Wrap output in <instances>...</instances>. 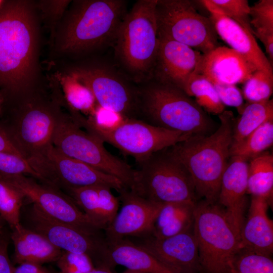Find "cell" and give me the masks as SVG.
<instances>
[{
	"label": "cell",
	"instance_id": "obj_1",
	"mask_svg": "<svg viewBox=\"0 0 273 273\" xmlns=\"http://www.w3.org/2000/svg\"><path fill=\"white\" fill-rule=\"evenodd\" d=\"M35 4L6 1L0 9V88L10 96L38 83L39 29Z\"/></svg>",
	"mask_w": 273,
	"mask_h": 273
},
{
	"label": "cell",
	"instance_id": "obj_2",
	"mask_svg": "<svg viewBox=\"0 0 273 273\" xmlns=\"http://www.w3.org/2000/svg\"><path fill=\"white\" fill-rule=\"evenodd\" d=\"M63 108L50 88L46 90L37 83L5 97L0 126L28 162L53 145Z\"/></svg>",
	"mask_w": 273,
	"mask_h": 273
},
{
	"label": "cell",
	"instance_id": "obj_3",
	"mask_svg": "<svg viewBox=\"0 0 273 273\" xmlns=\"http://www.w3.org/2000/svg\"><path fill=\"white\" fill-rule=\"evenodd\" d=\"M220 125L209 136H193L169 148L186 168L197 194L211 203L217 202L221 180L230 156L234 118L230 111L218 115Z\"/></svg>",
	"mask_w": 273,
	"mask_h": 273
},
{
	"label": "cell",
	"instance_id": "obj_4",
	"mask_svg": "<svg viewBox=\"0 0 273 273\" xmlns=\"http://www.w3.org/2000/svg\"><path fill=\"white\" fill-rule=\"evenodd\" d=\"M120 0L74 1L59 24L52 47L62 55L96 49L116 37L124 17Z\"/></svg>",
	"mask_w": 273,
	"mask_h": 273
},
{
	"label": "cell",
	"instance_id": "obj_5",
	"mask_svg": "<svg viewBox=\"0 0 273 273\" xmlns=\"http://www.w3.org/2000/svg\"><path fill=\"white\" fill-rule=\"evenodd\" d=\"M69 114L81 128L107 143L140 164L154 153L186 141L191 136L154 126L135 118H120L101 123L92 116L71 111Z\"/></svg>",
	"mask_w": 273,
	"mask_h": 273
},
{
	"label": "cell",
	"instance_id": "obj_6",
	"mask_svg": "<svg viewBox=\"0 0 273 273\" xmlns=\"http://www.w3.org/2000/svg\"><path fill=\"white\" fill-rule=\"evenodd\" d=\"M141 120L151 125L190 136L203 135L210 128L206 112L183 90L160 81L144 89L138 96Z\"/></svg>",
	"mask_w": 273,
	"mask_h": 273
},
{
	"label": "cell",
	"instance_id": "obj_7",
	"mask_svg": "<svg viewBox=\"0 0 273 273\" xmlns=\"http://www.w3.org/2000/svg\"><path fill=\"white\" fill-rule=\"evenodd\" d=\"M193 232L201 271L230 273L232 260L240 249V237L217 202H196Z\"/></svg>",
	"mask_w": 273,
	"mask_h": 273
},
{
	"label": "cell",
	"instance_id": "obj_8",
	"mask_svg": "<svg viewBox=\"0 0 273 273\" xmlns=\"http://www.w3.org/2000/svg\"><path fill=\"white\" fill-rule=\"evenodd\" d=\"M129 189L153 202H196V192L189 173L169 148L157 152L139 164Z\"/></svg>",
	"mask_w": 273,
	"mask_h": 273
},
{
	"label": "cell",
	"instance_id": "obj_9",
	"mask_svg": "<svg viewBox=\"0 0 273 273\" xmlns=\"http://www.w3.org/2000/svg\"><path fill=\"white\" fill-rule=\"evenodd\" d=\"M103 143L83 130L64 111L58 121L52 140L53 146L62 154L118 178L129 190L133 184L135 170L109 152Z\"/></svg>",
	"mask_w": 273,
	"mask_h": 273
},
{
	"label": "cell",
	"instance_id": "obj_10",
	"mask_svg": "<svg viewBox=\"0 0 273 273\" xmlns=\"http://www.w3.org/2000/svg\"><path fill=\"white\" fill-rule=\"evenodd\" d=\"M194 2L157 0L158 37L178 41L205 54L219 46L218 36L210 18L198 12Z\"/></svg>",
	"mask_w": 273,
	"mask_h": 273
},
{
	"label": "cell",
	"instance_id": "obj_11",
	"mask_svg": "<svg viewBox=\"0 0 273 273\" xmlns=\"http://www.w3.org/2000/svg\"><path fill=\"white\" fill-rule=\"evenodd\" d=\"M157 0L138 1L123 18L118 30L117 49L125 64L145 71L156 61L159 44Z\"/></svg>",
	"mask_w": 273,
	"mask_h": 273
},
{
	"label": "cell",
	"instance_id": "obj_12",
	"mask_svg": "<svg viewBox=\"0 0 273 273\" xmlns=\"http://www.w3.org/2000/svg\"><path fill=\"white\" fill-rule=\"evenodd\" d=\"M22 209L21 224L44 236L61 250L87 255L95 268L114 267L105 237L85 233L55 219L31 203Z\"/></svg>",
	"mask_w": 273,
	"mask_h": 273
},
{
	"label": "cell",
	"instance_id": "obj_13",
	"mask_svg": "<svg viewBox=\"0 0 273 273\" xmlns=\"http://www.w3.org/2000/svg\"><path fill=\"white\" fill-rule=\"evenodd\" d=\"M43 184L67 191L70 189L106 186L119 192L125 188L117 178L61 153L53 145L28 161Z\"/></svg>",
	"mask_w": 273,
	"mask_h": 273
},
{
	"label": "cell",
	"instance_id": "obj_14",
	"mask_svg": "<svg viewBox=\"0 0 273 273\" xmlns=\"http://www.w3.org/2000/svg\"><path fill=\"white\" fill-rule=\"evenodd\" d=\"M24 195L26 199L52 218L90 235H101V230L88 219L72 199L56 188L36 182L24 175L0 174Z\"/></svg>",
	"mask_w": 273,
	"mask_h": 273
},
{
	"label": "cell",
	"instance_id": "obj_15",
	"mask_svg": "<svg viewBox=\"0 0 273 273\" xmlns=\"http://www.w3.org/2000/svg\"><path fill=\"white\" fill-rule=\"evenodd\" d=\"M68 71L90 90L99 106L124 118L138 119V95L111 72L95 66Z\"/></svg>",
	"mask_w": 273,
	"mask_h": 273
},
{
	"label": "cell",
	"instance_id": "obj_16",
	"mask_svg": "<svg viewBox=\"0 0 273 273\" xmlns=\"http://www.w3.org/2000/svg\"><path fill=\"white\" fill-rule=\"evenodd\" d=\"M122 206L111 223L104 230L108 243L127 238L151 235L163 205L144 199L129 190L118 192Z\"/></svg>",
	"mask_w": 273,
	"mask_h": 273
},
{
	"label": "cell",
	"instance_id": "obj_17",
	"mask_svg": "<svg viewBox=\"0 0 273 273\" xmlns=\"http://www.w3.org/2000/svg\"><path fill=\"white\" fill-rule=\"evenodd\" d=\"M137 238L135 244L149 252L173 273L201 271L193 229L164 239H157L150 235Z\"/></svg>",
	"mask_w": 273,
	"mask_h": 273
},
{
	"label": "cell",
	"instance_id": "obj_18",
	"mask_svg": "<svg viewBox=\"0 0 273 273\" xmlns=\"http://www.w3.org/2000/svg\"><path fill=\"white\" fill-rule=\"evenodd\" d=\"M248 160L232 156L222 176L218 204L240 237L247 192Z\"/></svg>",
	"mask_w": 273,
	"mask_h": 273
},
{
	"label": "cell",
	"instance_id": "obj_19",
	"mask_svg": "<svg viewBox=\"0 0 273 273\" xmlns=\"http://www.w3.org/2000/svg\"><path fill=\"white\" fill-rule=\"evenodd\" d=\"M156 61L162 74L160 81L182 88L198 68L203 54L178 41L159 37Z\"/></svg>",
	"mask_w": 273,
	"mask_h": 273
},
{
	"label": "cell",
	"instance_id": "obj_20",
	"mask_svg": "<svg viewBox=\"0 0 273 273\" xmlns=\"http://www.w3.org/2000/svg\"><path fill=\"white\" fill-rule=\"evenodd\" d=\"M256 70L237 52L219 46L203 54L198 73L212 83L236 85L244 83Z\"/></svg>",
	"mask_w": 273,
	"mask_h": 273
},
{
	"label": "cell",
	"instance_id": "obj_21",
	"mask_svg": "<svg viewBox=\"0 0 273 273\" xmlns=\"http://www.w3.org/2000/svg\"><path fill=\"white\" fill-rule=\"evenodd\" d=\"M216 33L235 51L257 70L273 75V67L254 35L228 17L210 13Z\"/></svg>",
	"mask_w": 273,
	"mask_h": 273
},
{
	"label": "cell",
	"instance_id": "obj_22",
	"mask_svg": "<svg viewBox=\"0 0 273 273\" xmlns=\"http://www.w3.org/2000/svg\"><path fill=\"white\" fill-rule=\"evenodd\" d=\"M269 201L252 196L248 218L240 233V248L268 256L273 252V222L267 215Z\"/></svg>",
	"mask_w": 273,
	"mask_h": 273
},
{
	"label": "cell",
	"instance_id": "obj_23",
	"mask_svg": "<svg viewBox=\"0 0 273 273\" xmlns=\"http://www.w3.org/2000/svg\"><path fill=\"white\" fill-rule=\"evenodd\" d=\"M11 240L14 246L13 263H33L43 265L56 262L62 251L44 236L21 224L11 230Z\"/></svg>",
	"mask_w": 273,
	"mask_h": 273
},
{
	"label": "cell",
	"instance_id": "obj_24",
	"mask_svg": "<svg viewBox=\"0 0 273 273\" xmlns=\"http://www.w3.org/2000/svg\"><path fill=\"white\" fill-rule=\"evenodd\" d=\"M49 80L50 87L63 108L93 114L96 102L92 93L72 73L58 71Z\"/></svg>",
	"mask_w": 273,
	"mask_h": 273
},
{
	"label": "cell",
	"instance_id": "obj_25",
	"mask_svg": "<svg viewBox=\"0 0 273 273\" xmlns=\"http://www.w3.org/2000/svg\"><path fill=\"white\" fill-rule=\"evenodd\" d=\"M108 245L114 266L121 265L127 269L143 273H173L149 252L127 238Z\"/></svg>",
	"mask_w": 273,
	"mask_h": 273
},
{
	"label": "cell",
	"instance_id": "obj_26",
	"mask_svg": "<svg viewBox=\"0 0 273 273\" xmlns=\"http://www.w3.org/2000/svg\"><path fill=\"white\" fill-rule=\"evenodd\" d=\"M196 202L163 204L155 221L150 235L164 239L193 229Z\"/></svg>",
	"mask_w": 273,
	"mask_h": 273
},
{
	"label": "cell",
	"instance_id": "obj_27",
	"mask_svg": "<svg viewBox=\"0 0 273 273\" xmlns=\"http://www.w3.org/2000/svg\"><path fill=\"white\" fill-rule=\"evenodd\" d=\"M240 115L234 125L231 146L240 143L261 125L273 120V100L245 104Z\"/></svg>",
	"mask_w": 273,
	"mask_h": 273
},
{
	"label": "cell",
	"instance_id": "obj_28",
	"mask_svg": "<svg viewBox=\"0 0 273 273\" xmlns=\"http://www.w3.org/2000/svg\"><path fill=\"white\" fill-rule=\"evenodd\" d=\"M247 192L269 201L273 192V156L262 153L250 159L248 163Z\"/></svg>",
	"mask_w": 273,
	"mask_h": 273
},
{
	"label": "cell",
	"instance_id": "obj_29",
	"mask_svg": "<svg viewBox=\"0 0 273 273\" xmlns=\"http://www.w3.org/2000/svg\"><path fill=\"white\" fill-rule=\"evenodd\" d=\"M189 97H195L196 103L205 111L219 115L225 109L211 81L204 75H192L181 89Z\"/></svg>",
	"mask_w": 273,
	"mask_h": 273
},
{
	"label": "cell",
	"instance_id": "obj_30",
	"mask_svg": "<svg viewBox=\"0 0 273 273\" xmlns=\"http://www.w3.org/2000/svg\"><path fill=\"white\" fill-rule=\"evenodd\" d=\"M273 144V120L257 128L240 143L231 146L230 156L251 159L263 153Z\"/></svg>",
	"mask_w": 273,
	"mask_h": 273
},
{
	"label": "cell",
	"instance_id": "obj_31",
	"mask_svg": "<svg viewBox=\"0 0 273 273\" xmlns=\"http://www.w3.org/2000/svg\"><path fill=\"white\" fill-rule=\"evenodd\" d=\"M25 199L19 189L0 174V216L11 230L21 224V213Z\"/></svg>",
	"mask_w": 273,
	"mask_h": 273
},
{
	"label": "cell",
	"instance_id": "obj_32",
	"mask_svg": "<svg viewBox=\"0 0 273 273\" xmlns=\"http://www.w3.org/2000/svg\"><path fill=\"white\" fill-rule=\"evenodd\" d=\"M199 2L210 13L224 15L253 34L250 23V6L247 0H202Z\"/></svg>",
	"mask_w": 273,
	"mask_h": 273
},
{
	"label": "cell",
	"instance_id": "obj_33",
	"mask_svg": "<svg viewBox=\"0 0 273 273\" xmlns=\"http://www.w3.org/2000/svg\"><path fill=\"white\" fill-rule=\"evenodd\" d=\"M236 273H273L271 256L240 248L231 265Z\"/></svg>",
	"mask_w": 273,
	"mask_h": 273
},
{
	"label": "cell",
	"instance_id": "obj_34",
	"mask_svg": "<svg viewBox=\"0 0 273 273\" xmlns=\"http://www.w3.org/2000/svg\"><path fill=\"white\" fill-rule=\"evenodd\" d=\"M273 92V75L263 70H256L244 83L242 94L249 103L265 101Z\"/></svg>",
	"mask_w": 273,
	"mask_h": 273
},
{
	"label": "cell",
	"instance_id": "obj_35",
	"mask_svg": "<svg viewBox=\"0 0 273 273\" xmlns=\"http://www.w3.org/2000/svg\"><path fill=\"white\" fill-rule=\"evenodd\" d=\"M70 1H39L35 3L42 19L50 32L51 44L52 47L56 31Z\"/></svg>",
	"mask_w": 273,
	"mask_h": 273
},
{
	"label": "cell",
	"instance_id": "obj_36",
	"mask_svg": "<svg viewBox=\"0 0 273 273\" xmlns=\"http://www.w3.org/2000/svg\"><path fill=\"white\" fill-rule=\"evenodd\" d=\"M250 23L253 31L273 33V1L260 0L250 8Z\"/></svg>",
	"mask_w": 273,
	"mask_h": 273
},
{
	"label": "cell",
	"instance_id": "obj_37",
	"mask_svg": "<svg viewBox=\"0 0 273 273\" xmlns=\"http://www.w3.org/2000/svg\"><path fill=\"white\" fill-rule=\"evenodd\" d=\"M0 174L30 176L43 183L41 177L25 159L17 155L1 152H0Z\"/></svg>",
	"mask_w": 273,
	"mask_h": 273
},
{
	"label": "cell",
	"instance_id": "obj_38",
	"mask_svg": "<svg viewBox=\"0 0 273 273\" xmlns=\"http://www.w3.org/2000/svg\"><path fill=\"white\" fill-rule=\"evenodd\" d=\"M56 262L60 273H85L95 268L87 255L63 250Z\"/></svg>",
	"mask_w": 273,
	"mask_h": 273
},
{
	"label": "cell",
	"instance_id": "obj_39",
	"mask_svg": "<svg viewBox=\"0 0 273 273\" xmlns=\"http://www.w3.org/2000/svg\"><path fill=\"white\" fill-rule=\"evenodd\" d=\"M212 83L222 104L236 108L240 114L245 105L241 90L236 85Z\"/></svg>",
	"mask_w": 273,
	"mask_h": 273
},
{
	"label": "cell",
	"instance_id": "obj_40",
	"mask_svg": "<svg viewBox=\"0 0 273 273\" xmlns=\"http://www.w3.org/2000/svg\"><path fill=\"white\" fill-rule=\"evenodd\" d=\"M11 240L10 233L0 230V273H14L15 267L9 258L8 247Z\"/></svg>",
	"mask_w": 273,
	"mask_h": 273
},
{
	"label": "cell",
	"instance_id": "obj_41",
	"mask_svg": "<svg viewBox=\"0 0 273 273\" xmlns=\"http://www.w3.org/2000/svg\"><path fill=\"white\" fill-rule=\"evenodd\" d=\"M14 273H59V271L41 264L23 263L15 267Z\"/></svg>",
	"mask_w": 273,
	"mask_h": 273
},
{
	"label": "cell",
	"instance_id": "obj_42",
	"mask_svg": "<svg viewBox=\"0 0 273 273\" xmlns=\"http://www.w3.org/2000/svg\"><path fill=\"white\" fill-rule=\"evenodd\" d=\"M254 36L263 44L270 64L273 65V33L266 31H254Z\"/></svg>",
	"mask_w": 273,
	"mask_h": 273
},
{
	"label": "cell",
	"instance_id": "obj_43",
	"mask_svg": "<svg viewBox=\"0 0 273 273\" xmlns=\"http://www.w3.org/2000/svg\"><path fill=\"white\" fill-rule=\"evenodd\" d=\"M0 152L17 155L23 158L20 152L14 145L8 134L1 126Z\"/></svg>",
	"mask_w": 273,
	"mask_h": 273
},
{
	"label": "cell",
	"instance_id": "obj_44",
	"mask_svg": "<svg viewBox=\"0 0 273 273\" xmlns=\"http://www.w3.org/2000/svg\"><path fill=\"white\" fill-rule=\"evenodd\" d=\"M85 273H113L111 269L106 268H95L92 270Z\"/></svg>",
	"mask_w": 273,
	"mask_h": 273
},
{
	"label": "cell",
	"instance_id": "obj_45",
	"mask_svg": "<svg viewBox=\"0 0 273 273\" xmlns=\"http://www.w3.org/2000/svg\"><path fill=\"white\" fill-rule=\"evenodd\" d=\"M5 102V96L4 93L0 90V116L1 115L3 112Z\"/></svg>",
	"mask_w": 273,
	"mask_h": 273
},
{
	"label": "cell",
	"instance_id": "obj_46",
	"mask_svg": "<svg viewBox=\"0 0 273 273\" xmlns=\"http://www.w3.org/2000/svg\"><path fill=\"white\" fill-rule=\"evenodd\" d=\"M6 223L5 220L0 216V230L3 228L4 225Z\"/></svg>",
	"mask_w": 273,
	"mask_h": 273
},
{
	"label": "cell",
	"instance_id": "obj_47",
	"mask_svg": "<svg viewBox=\"0 0 273 273\" xmlns=\"http://www.w3.org/2000/svg\"><path fill=\"white\" fill-rule=\"evenodd\" d=\"M122 273H143V272L127 269L126 271H124Z\"/></svg>",
	"mask_w": 273,
	"mask_h": 273
},
{
	"label": "cell",
	"instance_id": "obj_48",
	"mask_svg": "<svg viewBox=\"0 0 273 273\" xmlns=\"http://www.w3.org/2000/svg\"><path fill=\"white\" fill-rule=\"evenodd\" d=\"M6 1H2L0 0V9L3 7L4 4H5Z\"/></svg>",
	"mask_w": 273,
	"mask_h": 273
},
{
	"label": "cell",
	"instance_id": "obj_49",
	"mask_svg": "<svg viewBox=\"0 0 273 273\" xmlns=\"http://www.w3.org/2000/svg\"><path fill=\"white\" fill-rule=\"evenodd\" d=\"M230 273H236L235 271L231 267L230 272Z\"/></svg>",
	"mask_w": 273,
	"mask_h": 273
},
{
	"label": "cell",
	"instance_id": "obj_50",
	"mask_svg": "<svg viewBox=\"0 0 273 273\" xmlns=\"http://www.w3.org/2000/svg\"><path fill=\"white\" fill-rule=\"evenodd\" d=\"M196 273H204V272H203L202 271H199V272H196Z\"/></svg>",
	"mask_w": 273,
	"mask_h": 273
},
{
	"label": "cell",
	"instance_id": "obj_51",
	"mask_svg": "<svg viewBox=\"0 0 273 273\" xmlns=\"http://www.w3.org/2000/svg\"><path fill=\"white\" fill-rule=\"evenodd\" d=\"M59 273H60V272L59 271Z\"/></svg>",
	"mask_w": 273,
	"mask_h": 273
}]
</instances>
